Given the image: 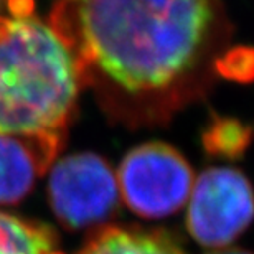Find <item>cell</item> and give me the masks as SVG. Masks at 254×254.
Masks as SVG:
<instances>
[{"label":"cell","mask_w":254,"mask_h":254,"mask_svg":"<svg viewBox=\"0 0 254 254\" xmlns=\"http://www.w3.org/2000/svg\"><path fill=\"white\" fill-rule=\"evenodd\" d=\"M48 23L129 127L164 126L201 99L231 37L223 0H57Z\"/></svg>","instance_id":"1"},{"label":"cell","mask_w":254,"mask_h":254,"mask_svg":"<svg viewBox=\"0 0 254 254\" xmlns=\"http://www.w3.org/2000/svg\"><path fill=\"white\" fill-rule=\"evenodd\" d=\"M83 86L73 53L52 25L33 13L0 20V135L64 140Z\"/></svg>","instance_id":"2"},{"label":"cell","mask_w":254,"mask_h":254,"mask_svg":"<svg viewBox=\"0 0 254 254\" xmlns=\"http://www.w3.org/2000/svg\"><path fill=\"white\" fill-rule=\"evenodd\" d=\"M116 179L119 196L132 213L160 220L187 205L195 174L174 145L154 140L127 152Z\"/></svg>","instance_id":"3"},{"label":"cell","mask_w":254,"mask_h":254,"mask_svg":"<svg viewBox=\"0 0 254 254\" xmlns=\"http://www.w3.org/2000/svg\"><path fill=\"white\" fill-rule=\"evenodd\" d=\"M254 221V187L241 170L210 167L193 182L185 225L205 248L223 250Z\"/></svg>","instance_id":"4"},{"label":"cell","mask_w":254,"mask_h":254,"mask_svg":"<svg viewBox=\"0 0 254 254\" xmlns=\"http://www.w3.org/2000/svg\"><path fill=\"white\" fill-rule=\"evenodd\" d=\"M48 195L55 216L68 230L108 221L121 200L108 160L91 152L68 155L53 167Z\"/></svg>","instance_id":"5"},{"label":"cell","mask_w":254,"mask_h":254,"mask_svg":"<svg viewBox=\"0 0 254 254\" xmlns=\"http://www.w3.org/2000/svg\"><path fill=\"white\" fill-rule=\"evenodd\" d=\"M63 139L0 135V203H17L57 157Z\"/></svg>","instance_id":"6"},{"label":"cell","mask_w":254,"mask_h":254,"mask_svg":"<svg viewBox=\"0 0 254 254\" xmlns=\"http://www.w3.org/2000/svg\"><path fill=\"white\" fill-rule=\"evenodd\" d=\"M78 254H187L165 231L129 226L101 228Z\"/></svg>","instance_id":"7"},{"label":"cell","mask_w":254,"mask_h":254,"mask_svg":"<svg viewBox=\"0 0 254 254\" xmlns=\"http://www.w3.org/2000/svg\"><path fill=\"white\" fill-rule=\"evenodd\" d=\"M57 246L50 226L0 211V254H57Z\"/></svg>","instance_id":"8"},{"label":"cell","mask_w":254,"mask_h":254,"mask_svg":"<svg viewBox=\"0 0 254 254\" xmlns=\"http://www.w3.org/2000/svg\"><path fill=\"white\" fill-rule=\"evenodd\" d=\"M254 139V127L235 118L215 116L203 130V149L218 159L235 160L250 149Z\"/></svg>","instance_id":"9"},{"label":"cell","mask_w":254,"mask_h":254,"mask_svg":"<svg viewBox=\"0 0 254 254\" xmlns=\"http://www.w3.org/2000/svg\"><path fill=\"white\" fill-rule=\"evenodd\" d=\"M215 74L230 81L254 79V50L250 47L226 48L215 63Z\"/></svg>","instance_id":"10"},{"label":"cell","mask_w":254,"mask_h":254,"mask_svg":"<svg viewBox=\"0 0 254 254\" xmlns=\"http://www.w3.org/2000/svg\"><path fill=\"white\" fill-rule=\"evenodd\" d=\"M33 13V0H0V20Z\"/></svg>","instance_id":"11"},{"label":"cell","mask_w":254,"mask_h":254,"mask_svg":"<svg viewBox=\"0 0 254 254\" xmlns=\"http://www.w3.org/2000/svg\"><path fill=\"white\" fill-rule=\"evenodd\" d=\"M208 254H253V253L246 250H240V248H223V250H215Z\"/></svg>","instance_id":"12"}]
</instances>
